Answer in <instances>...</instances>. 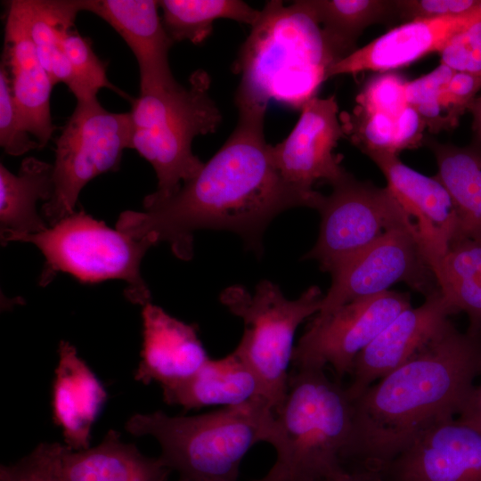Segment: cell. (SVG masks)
Wrapping results in <instances>:
<instances>
[{"mask_svg": "<svg viewBox=\"0 0 481 481\" xmlns=\"http://www.w3.org/2000/svg\"><path fill=\"white\" fill-rule=\"evenodd\" d=\"M344 136L335 96H315L304 104L289 135L273 146L275 164L283 178L302 191H314L318 181L332 185L348 173L334 153Z\"/></svg>", "mask_w": 481, "mask_h": 481, "instance_id": "14", "label": "cell"}, {"mask_svg": "<svg viewBox=\"0 0 481 481\" xmlns=\"http://www.w3.org/2000/svg\"><path fill=\"white\" fill-rule=\"evenodd\" d=\"M322 196L316 210L321 215L316 243L303 259L319 263L330 273L364 250L390 231L415 228L392 192L347 173ZM417 236V234H416Z\"/></svg>", "mask_w": 481, "mask_h": 481, "instance_id": "10", "label": "cell"}, {"mask_svg": "<svg viewBox=\"0 0 481 481\" xmlns=\"http://www.w3.org/2000/svg\"><path fill=\"white\" fill-rule=\"evenodd\" d=\"M356 102L353 113L340 120L345 135L364 154L370 151L398 154L423 143L426 126L407 102L363 100Z\"/></svg>", "mask_w": 481, "mask_h": 481, "instance_id": "24", "label": "cell"}, {"mask_svg": "<svg viewBox=\"0 0 481 481\" xmlns=\"http://www.w3.org/2000/svg\"><path fill=\"white\" fill-rule=\"evenodd\" d=\"M382 473L389 481H481V432L458 419L439 420Z\"/></svg>", "mask_w": 481, "mask_h": 481, "instance_id": "15", "label": "cell"}, {"mask_svg": "<svg viewBox=\"0 0 481 481\" xmlns=\"http://www.w3.org/2000/svg\"><path fill=\"white\" fill-rule=\"evenodd\" d=\"M235 103V128L200 171L167 199L146 196L144 211L123 212L117 229L154 245L166 241L183 260L192 257L193 232L200 229L236 232L260 254L262 234L277 215L296 207L316 209L322 194L290 184L275 164L264 134L267 106Z\"/></svg>", "mask_w": 481, "mask_h": 481, "instance_id": "1", "label": "cell"}, {"mask_svg": "<svg viewBox=\"0 0 481 481\" xmlns=\"http://www.w3.org/2000/svg\"><path fill=\"white\" fill-rule=\"evenodd\" d=\"M322 298L320 288L311 286L297 299H288L267 280L260 281L253 294L233 285L220 295L221 302L244 322L243 335L234 352L257 376L274 413L287 394L296 330L319 312Z\"/></svg>", "mask_w": 481, "mask_h": 481, "instance_id": "7", "label": "cell"}, {"mask_svg": "<svg viewBox=\"0 0 481 481\" xmlns=\"http://www.w3.org/2000/svg\"><path fill=\"white\" fill-rule=\"evenodd\" d=\"M398 18L405 22L454 16L477 10L481 0H395Z\"/></svg>", "mask_w": 481, "mask_h": 481, "instance_id": "35", "label": "cell"}, {"mask_svg": "<svg viewBox=\"0 0 481 481\" xmlns=\"http://www.w3.org/2000/svg\"><path fill=\"white\" fill-rule=\"evenodd\" d=\"M0 145L12 156H20L30 150L40 148L29 137L16 106L4 67L0 68Z\"/></svg>", "mask_w": 481, "mask_h": 481, "instance_id": "33", "label": "cell"}, {"mask_svg": "<svg viewBox=\"0 0 481 481\" xmlns=\"http://www.w3.org/2000/svg\"><path fill=\"white\" fill-rule=\"evenodd\" d=\"M59 363L52 388L53 420L73 451L90 447L91 429L107 399L106 391L75 346H59Z\"/></svg>", "mask_w": 481, "mask_h": 481, "instance_id": "21", "label": "cell"}, {"mask_svg": "<svg viewBox=\"0 0 481 481\" xmlns=\"http://www.w3.org/2000/svg\"><path fill=\"white\" fill-rule=\"evenodd\" d=\"M66 445L42 443L29 454L0 468V481H66L62 455Z\"/></svg>", "mask_w": 481, "mask_h": 481, "instance_id": "32", "label": "cell"}, {"mask_svg": "<svg viewBox=\"0 0 481 481\" xmlns=\"http://www.w3.org/2000/svg\"><path fill=\"white\" fill-rule=\"evenodd\" d=\"M353 430V401L324 368H297L275 412L268 443L276 452L254 481H320L344 474Z\"/></svg>", "mask_w": 481, "mask_h": 481, "instance_id": "4", "label": "cell"}, {"mask_svg": "<svg viewBox=\"0 0 481 481\" xmlns=\"http://www.w3.org/2000/svg\"><path fill=\"white\" fill-rule=\"evenodd\" d=\"M434 275L453 314H467L466 332L481 339V241L457 240L438 263Z\"/></svg>", "mask_w": 481, "mask_h": 481, "instance_id": "27", "label": "cell"}, {"mask_svg": "<svg viewBox=\"0 0 481 481\" xmlns=\"http://www.w3.org/2000/svg\"><path fill=\"white\" fill-rule=\"evenodd\" d=\"M206 71H194L187 86L175 85L140 93L132 102L129 148L153 167L158 188L148 195L163 200L175 194L202 168L192 151L193 139L214 133L222 120L209 95Z\"/></svg>", "mask_w": 481, "mask_h": 481, "instance_id": "6", "label": "cell"}, {"mask_svg": "<svg viewBox=\"0 0 481 481\" xmlns=\"http://www.w3.org/2000/svg\"><path fill=\"white\" fill-rule=\"evenodd\" d=\"M478 21L481 6L461 15L405 22L338 61L329 69L328 78L407 66L428 53H440L452 37Z\"/></svg>", "mask_w": 481, "mask_h": 481, "instance_id": "17", "label": "cell"}, {"mask_svg": "<svg viewBox=\"0 0 481 481\" xmlns=\"http://www.w3.org/2000/svg\"><path fill=\"white\" fill-rule=\"evenodd\" d=\"M14 240L33 243L44 254L41 285L59 272L83 283L120 279L127 283L125 293L131 302L143 306L150 303L151 293L140 273L143 257L154 245L148 240L110 228L80 210L42 232L21 234Z\"/></svg>", "mask_w": 481, "mask_h": 481, "instance_id": "8", "label": "cell"}, {"mask_svg": "<svg viewBox=\"0 0 481 481\" xmlns=\"http://www.w3.org/2000/svg\"><path fill=\"white\" fill-rule=\"evenodd\" d=\"M481 90V75L454 71L445 90V99L461 116Z\"/></svg>", "mask_w": 481, "mask_h": 481, "instance_id": "36", "label": "cell"}, {"mask_svg": "<svg viewBox=\"0 0 481 481\" xmlns=\"http://www.w3.org/2000/svg\"><path fill=\"white\" fill-rule=\"evenodd\" d=\"M481 375V339L450 322L420 352L353 400L344 457L352 470L383 472L430 425L460 413Z\"/></svg>", "mask_w": 481, "mask_h": 481, "instance_id": "2", "label": "cell"}, {"mask_svg": "<svg viewBox=\"0 0 481 481\" xmlns=\"http://www.w3.org/2000/svg\"><path fill=\"white\" fill-rule=\"evenodd\" d=\"M453 72L440 63L431 72L407 81L406 101L430 133L450 130L458 124L461 116L451 107L444 95L445 87Z\"/></svg>", "mask_w": 481, "mask_h": 481, "instance_id": "30", "label": "cell"}, {"mask_svg": "<svg viewBox=\"0 0 481 481\" xmlns=\"http://www.w3.org/2000/svg\"><path fill=\"white\" fill-rule=\"evenodd\" d=\"M66 481H167L171 470L158 458L143 455L119 433L110 430L94 447L62 455Z\"/></svg>", "mask_w": 481, "mask_h": 481, "instance_id": "23", "label": "cell"}, {"mask_svg": "<svg viewBox=\"0 0 481 481\" xmlns=\"http://www.w3.org/2000/svg\"><path fill=\"white\" fill-rule=\"evenodd\" d=\"M439 53L440 63L453 71L481 75V21L452 37Z\"/></svg>", "mask_w": 481, "mask_h": 481, "instance_id": "34", "label": "cell"}, {"mask_svg": "<svg viewBox=\"0 0 481 481\" xmlns=\"http://www.w3.org/2000/svg\"><path fill=\"white\" fill-rule=\"evenodd\" d=\"M130 138L129 112H110L97 99L77 102L55 141L53 191L42 207L50 225L75 212L79 192L93 178L118 168Z\"/></svg>", "mask_w": 481, "mask_h": 481, "instance_id": "9", "label": "cell"}, {"mask_svg": "<svg viewBox=\"0 0 481 481\" xmlns=\"http://www.w3.org/2000/svg\"><path fill=\"white\" fill-rule=\"evenodd\" d=\"M381 170L387 185L409 216L422 253L433 273L450 247L460 238L454 203L436 176L425 175L388 151L365 153Z\"/></svg>", "mask_w": 481, "mask_h": 481, "instance_id": "13", "label": "cell"}, {"mask_svg": "<svg viewBox=\"0 0 481 481\" xmlns=\"http://www.w3.org/2000/svg\"><path fill=\"white\" fill-rule=\"evenodd\" d=\"M338 61L307 0L288 6L269 1L235 61V101L267 106L274 100L302 109Z\"/></svg>", "mask_w": 481, "mask_h": 481, "instance_id": "3", "label": "cell"}, {"mask_svg": "<svg viewBox=\"0 0 481 481\" xmlns=\"http://www.w3.org/2000/svg\"><path fill=\"white\" fill-rule=\"evenodd\" d=\"M162 21L174 42L202 43L218 19H230L253 27L261 11L239 0H162L159 1Z\"/></svg>", "mask_w": 481, "mask_h": 481, "instance_id": "29", "label": "cell"}, {"mask_svg": "<svg viewBox=\"0 0 481 481\" xmlns=\"http://www.w3.org/2000/svg\"><path fill=\"white\" fill-rule=\"evenodd\" d=\"M411 306L408 293L388 290L345 304L325 316H315L294 347L295 369L329 365L339 382L351 375L357 355Z\"/></svg>", "mask_w": 481, "mask_h": 481, "instance_id": "12", "label": "cell"}, {"mask_svg": "<svg viewBox=\"0 0 481 481\" xmlns=\"http://www.w3.org/2000/svg\"><path fill=\"white\" fill-rule=\"evenodd\" d=\"M7 7L1 64L22 121L43 148L55 129L50 111L53 83L39 61L20 0L8 2Z\"/></svg>", "mask_w": 481, "mask_h": 481, "instance_id": "18", "label": "cell"}, {"mask_svg": "<svg viewBox=\"0 0 481 481\" xmlns=\"http://www.w3.org/2000/svg\"><path fill=\"white\" fill-rule=\"evenodd\" d=\"M424 143L436 158V176L454 203L460 224L459 239L481 241V150L432 139H425Z\"/></svg>", "mask_w": 481, "mask_h": 481, "instance_id": "26", "label": "cell"}, {"mask_svg": "<svg viewBox=\"0 0 481 481\" xmlns=\"http://www.w3.org/2000/svg\"><path fill=\"white\" fill-rule=\"evenodd\" d=\"M159 1L84 0V11L109 23L124 39L139 67L140 93L175 85L168 60L175 43L159 15Z\"/></svg>", "mask_w": 481, "mask_h": 481, "instance_id": "19", "label": "cell"}, {"mask_svg": "<svg viewBox=\"0 0 481 481\" xmlns=\"http://www.w3.org/2000/svg\"><path fill=\"white\" fill-rule=\"evenodd\" d=\"M142 317L143 347L136 380L145 385L155 381L167 389L190 378L209 359L195 325L151 302L143 306Z\"/></svg>", "mask_w": 481, "mask_h": 481, "instance_id": "20", "label": "cell"}, {"mask_svg": "<svg viewBox=\"0 0 481 481\" xmlns=\"http://www.w3.org/2000/svg\"><path fill=\"white\" fill-rule=\"evenodd\" d=\"M320 481H389L382 472L371 470H347L338 477Z\"/></svg>", "mask_w": 481, "mask_h": 481, "instance_id": "38", "label": "cell"}, {"mask_svg": "<svg viewBox=\"0 0 481 481\" xmlns=\"http://www.w3.org/2000/svg\"><path fill=\"white\" fill-rule=\"evenodd\" d=\"M162 394L167 404L185 411L265 400L257 376L234 351L220 359L209 358L193 375Z\"/></svg>", "mask_w": 481, "mask_h": 481, "instance_id": "22", "label": "cell"}, {"mask_svg": "<svg viewBox=\"0 0 481 481\" xmlns=\"http://www.w3.org/2000/svg\"><path fill=\"white\" fill-rule=\"evenodd\" d=\"M468 110L473 116V128L481 142V94L470 103Z\"/></svg>", "mask_w": 481, "mask_h": 481, "instance_id": "39", "label": "cell"}, {"mask_svg": "<svg viewBox=\"0 0 481 481\" xmlns=\"http://www.w3.org/2000/svg\"><path fill=\"white\" fill-rule=\"evenodd\" d=\"M331 285L317 317L356 299L371 298L404 282L428 296L439 289L414 230L400 227L342 263L330 273Z\"/></svg>", "mask_w": 481, "mask_h": 481, "instance_id": "11", "label": "cell"}, {"mask_svg": "<svg viewBox=\"0 0 481 481\" xmlns=\"http://www.w3.org/2000/svg\"><path fill=\"white\" fill-rule=\"evenodd\" d=\"M307 1L340 60L355 51V42L367 27L398 18L395 0Z\"/></svg>", "mask_w": 481, "mask_h": 481, "instance_id": "28", "label": "cell"}, {"mask_svg": "<svg viewBox=\"0 0 481 481\" xmlns=\"http://www.w3.org/2000/svg\"><path fill=\"white\" fill-rule=\"evenodd\" d=\"M453 312L440 289L425 302L400 313L357 355L346 387L353 401L377 379L400 367L437 337Z\"/></svg>", "mask_w": 481, "mask_h": 481, "instance_id": "16", "label": "cell"}, {"mask_svg": "<svg viewBox=\"0 0 481 481\" xmlns=\"http://www.w3.org/2000/svg\"><path fill=\"white\" fill-rule=\"evenodd\" d=\"M61 44L72 68L74 84L70 91L77 102L97 99L98 92L103 87L116 90L109 81L106 67L94 52L89 38L71 28L64 33Z\"/></svg>", "mask_w": 481, "mask_h": 481, "instance_id": "31", "label": "cell"}, {"mask_svg": "<svg viewBox=\"0 0 481 481\" xmlns=\"http://www.w3.org/2000/svg\"><path fill=\"white\" fill-rule=\"evenodd\" d=\"M458 420L481 432V383L472 388Z\"/></svg>", "mask_w": 481, "mask_h": 481, "instance_id": "37", "label": "cell"}, {"mask_svg": "<svg viewBox=\"0 0 481 481\" xmlns=\"http://www.w3.org/2000/svg\"><path fill=\"white\" fill-rule=\"evenodd\" d=\"M53 191V167L34 157L21 162L18 174L0 165L1 240L7 244L21 234H31L47 228L37 214L39 200H49Z\"/></svg>", "mask_w": 481, "mask_h": 481, "instance_id": "25", "label": "cell"}, {"mask_svg": "<svg viewBox=\"0 0 481 481\" xmlns=\"http://www.w3.org/2000/svg\"><path fill=\"white\" fill-rule=\"evenodd\" d=\"M275 413L265 400L193 415L163 412L133 415L131 435H150L160 444L159 457L179 481H237L242 459L255 444L268 443Z\"/></svg>", "mask_w": 481, "mask_h": 481, "instance_id": "5", "label": "cell"}]
</instances>
